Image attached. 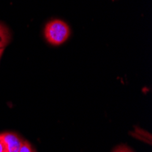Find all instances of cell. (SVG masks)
I'll use <instances>...</instances> for the list:
<instances>
[{"mask_svg":"<svg viewBox=\"0 0 152 152\" xmlns=\"http://www.w3.org/2000/svg\"><path fill=\"white\" fill-rule=\"evenodd\" d=\"M0 152H9L6 144L4 143V141L2 140L1 137H0Z\"/></svg>","mask_w":152,"mask_h":152,"instance_id":"cell-6","label":"cell"},{"mask_svg":"<svg viewBox=\"0 0 152 152\" xmlns=\"http://www.w3.org/2000/svg\"><path fill=\"white\" fill-rule=\"evenodd\" d=\"M45 37L53 46H59L67 40L70 36L69 26L59 19L49 21L45 26Z\"/></svg>","mask_w":152,"mask_h":152,"instance_id":"cell-1","label":"cell"},{"mask_svg":"<svg viewBox=\"0 0 152 152\" xmlns=\"http://www.w3.org/2000/svg\"><path fill=\"white\" fill-rule=\"evenodd\" d=\"M9 31L7 27L0 23V48H5L9 42Z\"/></svg>","mask_w":152,"mask_h":152,"instance_id":"cell-3","label":"cell"},{"mask_svg":"<svg viewBox=\"0 0 152 152\" xmlns=\"http://www.w3.org/2000/svg\"><path fill=\"white\" fill-rule=\"evenodd\" d=\"M4 50H5V48H0V58H1V57H2V55H3V53H4Z\"/></svg>","mask_w":152,"mask_h":152,"instance_id":"cell-7","label":"cell"},{"mask_svg":"<svg viewBox=\"0 0 152 152\" xmlns=\"http://www.w3.org/2000/svg\"><path fill=\"white\" fill-rule=\"evenodd\" d=\"M0 137L6 144L9 152H18L23 140L16 134L12 132L0 133Z\"/></svg>","mask_w":152,"mask_h":152,"instance_id":"cell-2","label":"cell"},{"mask_svg":"<svg viewBox=\"0 0 152 152\" xmlns=\"http://www.w3.org/2000/svg\"><path fill=\"white\" fill-rule=\"evenodd\" d=\"M113 152H133V151L127 146H118V148H115Z\"/></svg>","mask_w":152,"mask_h":152,"instance_id":"cell-5","label":"cell"},{"mask_svg":"<svg viewBox=\"0 0 152 152\" xmlns=\"http://www.w3.org/2000/svg\"><path fill=\"white\" fill-rule=\"evenodd\" d=\"M18 152H36V151L33 149V148H32V146L30 145L29 142L23 141Z\"/></svg>","mask_w":152,"mask_h":152,"instance_id":"cell-4","label":"cell"}]
</instances>
